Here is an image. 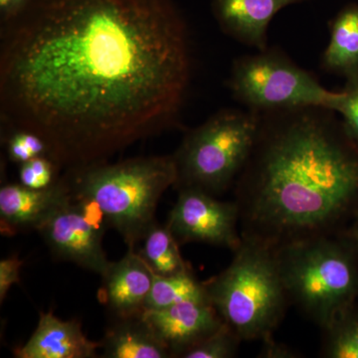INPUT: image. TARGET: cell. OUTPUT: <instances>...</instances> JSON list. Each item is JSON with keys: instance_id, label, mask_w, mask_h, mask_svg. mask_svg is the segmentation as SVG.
I'll use <instances>...</instances> for the list:
<instances>
[{"instance_id": "cell-22", "label": "cell", "mask_w": 358, "mask_h": 358, "mask_svg": "<svg viewBox=\"0 0 358 358\" xmlns=\"http://www.w3.org/2000/svg\"><path fill=\"white\" fill-rule=\"evenodd\" d=\"M62 171L48 155L35 157L20 166V183L32 189H45L57 182Z\"/></svg>"}, {"instance_id": "cell-14", "label": "cell", "mask_w": 358, "mask_h": 358, "mask_svg": "<svg viewBox=\"0 0 358 358\" xmlns=\"http://www.w3.org/2000/svg\"><path fill=\"white\" fill-rule=\"evenodd\" d=\"M100 343L84 334L79 320H63L53 313H40L34 333L13 350L17 358H95Z\"/></svg>"}, {"instance_id": "cell-1", "label": "cell", "mask_w": 358, "mask_h": 358, "mask_svg": "<svg viewBox=\"0 0 358 358\" xmlns=\"http://www.w3.org/2000/svg\"><path fill=\"white\" fill-rule=\"evenodd\" d=\"M0 26L1 128L38 134L63 171L178 124L192 50L176 0H33Z\"/></svg>"}, {"instance_id": "cell-27", "label": "cell", "mask_w": 358, "mask_h": 358, "mask_svg": "<svg viewBox=\"0 0 358 358\" xmlns=\"http://www.w3.org/2000/svg\"><path fill=\"white\" fill-rule=\"evenodd\" d=\"M352 235L353 238H355V243L357 245L358 250V212L355 218V224H353Z\"/></svg>"}, {"instance_id": "cell-3", "label": "cell", "mask_w": 358, "mask_h": 358, "mask_svg": "<svg viewBox=\"0 0 358 358\" xmlns=\"http://www.w3.org/2000/svg\"><path fill=\"white\" fill-rule=\"evenodd\" d=\"M63 173L73 197L93 204L128 249H136L157 223L159 200L178 178L173 155L101 162Z\"/></svg>"}, {"instance_id": "cell-24", "label": "cell", "mask_w": 358, "mask_h": 358, "mask_svg": "<svg viewBox=\"0 0 358 358\" xmlns=\"http://www.w3.org/2000/svg\"><path fill=\"white\" fill-rule=\"evenodd\" d=\"M23 261L17 256H11L0 261V303L6 300L9 289L20 282V270Z\"/></svg>"}, {"instance_id": "cell-10", "label": "cell", "mask_w": 358, "mask_h": 358, "mask_svg": "<svg viewBox=\"0 0 358 358\" xmlns=\"http://www.w3.org/2000/svg\"><path fill=\"white\" fill-rule=\"evenodd\" d=\"M72 197L65 173L45 189H32L21 183H6L0 188V230L3 236L37 230L59 206Z\"/></svg>"}, {"instance_id": "cell-9", "label": "cell", "mask_w": 358, "mask_h": 358, "mask_svg": "<svg viewBox=\"0 0 358 358\" xmlns=\"http://www.w3.org/2000/svg\"><path fill=\"white\" fill-rule=\"evenodd\" d=\"M166 225L179 244L199 242L234 252L242 242L236 202L220 201L195 188L178 189Z\"/></svg>"}, {"instance_id": "cell-6", "label": "cell", "mask_w": 358, "mask_h": 358, "mask_svg": "<svg viewBox=\"0 0 358 358\" xmlns=\"http://www.w3.org/2000/svg\"><path fill=\"white\" fill-rule=\"evenodd\" d=\"M260 114L225 109L186 131L173 159V187L195 188L213 196L234 185L255 143Z\"/></svg>"}, {"instance_id": "cell-20", "label": "cell", "mask_w": 358, "mask_h": 358, "mask_svg": "<svg viewBox=\"0 0 358 358\" xmlns=\"http://www.w3.org/2000/svg\"><path fill=\"white\" fill-rule=\"evenodd\" d=\"M2 145L13 164H21L35 157L48 155V147L41 136L27 129L1 128Z\"/></svg>"}, {"instance_id": "cell-12", "label": "cell", "mask_w": 358, "mask_h": 358, "mask_svg": "<svg viewBox=\"0 0 358 358\" xmlns=\"http://www.w3.org/2000/svg\"><path fill=\"white\" fill-rule=\"evenodd\" d=\"M143 315L173 357H180L224 324L210 301H183L162 310H145Z\"/></svg>"}, {"instance_id": "cell-18", "label": "cell", "mask_w": 358, "mask_h": 358, "mask_svg": "<svg viewBox=\"0 0 358 358\" xmlns=\"http://www.w3.org/2000/svg\"><path fill=\"white\" fill-rule=\"evenodd\" d=\"M187 301H209L203 282L192 268L173 275H155L145 310H159Z\"/></svg>"}, {"instance_id": "cell-19", "label": "cell", "mask_w": 358, "mask_h": 358, "mask_svg": "<svg viewBox=\"0 0 358 358\" xmlns=\"http://www.w3.org/2000/svg\"><path fill=\"white\" fill-rule=\"evenodd\" d=\"M322 331V357L358 358V312L355 305L338 313Z\"/></svg>"}, {"instance_id": "cell-2", "label": "cell", "mask_w": 358, "mask_h": 358, "mask_svg": "<svg viewBox=\"0 0 358 358\" xmlns=\"http://www.w3.org/2000/svg\"><path fill=\"white\" fill-rule=\"evenodd\" d=\"M333 110L260 114L255 143L234 183L242 239L277 251L341 236L358 212V143Z\"/></svg>"}, {"instance_id": "cell-11", "label": "cell", "mask_w": 358, "mask_h": 358, "mask_svg": "<svg viewBox=\"0 0 358 358\" xmlns=\"http://www.w3.org/2000/svg\"><path fill=\"white\" fill-rule=\"evenodd\" d=\"M101 277L98 300L107 308L110 319L145 312L155 274L136 249H128L121 260L110 262Z\"/></svg>"}, {"instance_id": "cell-7", "label": "cell", "mask_w": 358, "mask_h": 358, "mask_svg": "<svg viewBox=\"0 0 358 358\" xmlns=\"http://www.w3.org/2000/svg\"><path fill=\"white\" fill-rule=\"evenodd\" d=\"M228 88L233 98L252 112L322 107L336 112L341 92L329 91L281 49H265L237 58Z\"/></svg>"}, {"instance_id": "cell-15", "label": "cell", "mask_w": 358, "mask_h": 358, "mask_svg": "<svg viewBox=\"0 0 358 358\" xmlns=\"http://www.w3.org/2000/svg\"><path fill=\"white\" fill-rule=\"evenodd\" d=\"M143 313L110 319L101 341L103 358H171Z\"/></svg>"}, {"instance_id": "cell-17", "label": "cell", "mask_w": 358, "mask_h": 358, "mask_svg": "<svg viewBox=\"0 0 358 358\" xmlns=\"http://www.w3.org/2000/svg\"><path fill=\"white\" fill-rule=\"evenodd\" d=\"M138 253L157 275H173L190 270L180 253L178 240L159 222L148 231Z\"/></svg>"}, {"instance_id": "cell-4", "label": "cell", "mask_w": 358, "mask_h": 358, "mask_svg": "<svg viewBox=\"0 0 358 358\" xmlns=\"http://www.w3.org/2000/svg\"><path fill=\"white\" fill-rule=\"evenodd\" d=\"M232 262L203 282L208 300L223 322L241 341L273 338L289 305L277 254L251 240L242 239Z\"/></svg>"}, {"instance_id": "cell-13", "label": "cell", "mask_w": 358, "mask_h": 358, "mask_svg": "<svg viewBox=\"0 0 358 358\" xmlns=\"http://www.w3.org/2000/svg\"><path fill=\"white\" fill-rule=\"evenodd\" d=\"M307 0H210L211 13L222 32L240 43L268 48V28L282 9Z\"/></svg>"}, {"instance_id": "cell-21", "label": "cell", "mask_w": 358, "mask_h": 358, "mask_svg": "<svg viewBox=\"0 0 358 358\" xmlns=\"http://www.w3.org/2000/svg\"><path fill=\"white\" fill-rule=\"evenodd\" d=\"M241 338L224 322L217 331L188 348L180 358H231L236 357Z\"/></svg>"}, {"instance_id": "cell-23", "label": "cell", "mask_w": 358, "mask_h": 358, "mask_svg": "<svg viewBox=\"0 0 358 358\" xmlns=\"http://www.w3.org/2000/svg\"><path fill=\"white\" fill-rule=\"evenodd\" d=\"M348 134L358 143V75L346 79L336 109Z\"/></svg>"}, {"instance_id": "cell-5", "label": "cell", "mask_w": 358, "mask_h": 358, "mask_svg": "<svg viewBox=\"0 0 358 358\" xmlns=\"http://www.w3.org/2000/svg\"><path fill=\"white\" fill-rule=\"evenodd\" d=\"M341 236L313 238L278 249V263L289 303L320 329L355 305L358 266Z\"/></svg>"}, {"instance_id": "cell-8", "label": "cell", "mask_w": 358, "mask_h": 358, "mask_svg": "<svg viewBox=\"0 0 358 358\" xmlns=\"http://www.w3.org/2000/svg\"><path fill=\"white\" fill-rule=\"evenodd\" d=\"M106 227L102 213L93 204L72 195L36 231L52 255L102 275L110 263L103 248Z\"/></svg>"}, {"instance_id": "cell-25", "label": "cell", "mask_w": 358, "mask_h": 358, "mask_svg": "<svg viewBox=\"0 0 358 358\" xmlns=\"http://www.w3.org/2000/svg\"><path fill=\"white\" fill-rule=\"evenodd\" d=\"M32 1L33 0H0V25L20 15Z\"/></svg>"}, {"instance_id": "cell-26", "label": "cell", "mask_w": 358, "mask_h": 358, "mask_svg": "<svg viewBox=\"0 0 358 358\" xmlns=\"http://www.w3.org/2000/svg\"><path fill=\"white\" fill-rule=\"evenodd\" d=\"M264 346L261 357L268 358H294L299 357L298 353L289 348L288 346L275 343L274 339L270 338L263 341Z\"/></svg>"}, {"instance_id": "cell-16", "label": "cell", "mask_w": 358, "mask_h": 358, "mask_svg": "<svg viewBox=\"0 0 358 358\" xmlns=\"http://www.w3.org/2000/svg\"><path fill=\"white\" fill-rule=\"evenodd\" d=\"M331 39L322 54V69L345 79L358 75V3L343 7L331 21Z\"/></svg>"}]
</instances>
